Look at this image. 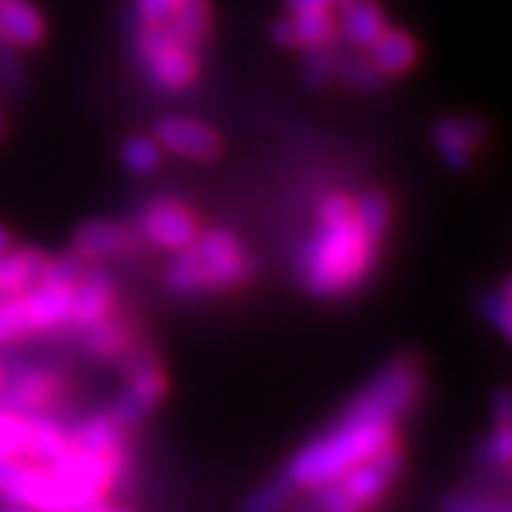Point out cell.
Wrapping results in <instances>:
<instances>
[{"instance_id": "cb8c5ba5", "label": "cell", "mask_w": 512, "mask_h": 512, "mask_svg": "<svg viewBox=\"0 0 512 512\" xmlns=\"http://www.w3.org/2000/svg\"><path fill=\"white\" fill-rule=\"evenodd\" d=\"M299 493L293 487V481L285 473H276L265 484H259L256 490L245 495L239 512H285L293 504V495Z\"/></svg>"}, {"instance_id": "5bb4252c", "label": "cell", "mask_w": 512, "mask_h": 512, "mask_svg": "<svg viewBox=\"0 0 512 512\" xmlns=\"http://www.w3.org/2000/svg\"><path fill=\"white\" fill-rule=\"evenodd\" d=\"M333 15H336L339 49H348V52H365L376 35L390 23L382 0H339Z\"/></svg>"}, {"instance_id": "ac0fdd59", "label": "cell", "mask_w": 512, "mask_h": 512, "mask_svg": "<svg viewBox=\"0 0 512 512\" xmlns=\"http://www.w3.org/2000/svg\"><path fill=\"white\" fill-rule=\"evenodd\" d=\"M49 254L35 245H15L12 251L0 254V299L29 291L40 282L46 271Z\"/></svg>"}, {"instance_id": "603a6c76", "label": "cell", "mask_w": 512, "mask_h": 512, "mask_svg": "<svg viewBox=\"0 0 512 512\" xmlns=\"http://www.w3.org/2000/svg\"><path fill=\"white\" fill-rule=\"evenodd\" d=\"M165 151L154 140V134H131L120 146V163L134 177H148L163 165Z\"/></svg>"}, {"instance_id": "484cf974", "label": "cell", "mask_w": 512, "mask_h": 512, "mask_svg": "<svg viewBox=\"0 0 512 512\" xmlns=\"http://www.w3.org/2000/svg\"><path fill=\"white\" fill-rule=\"evenodd\" d=\"M29 453V416L0 410V458H23Z\"/></svg>"}, {"instance_id": "e575fe53", "label": "cell", "mask_w": 512, "mask_h": 512, "mask_svg": "<svg viewBox=\"0 0 512 512\" xmlns=\"http://www.w3.org/2000/svg\"><path fill=\"white\" fill-rule=\"evenodd\" d=\"M9 137V117H6V103H3V92H0V146Z\"/></svg>"}, {"instance_id": "d590c367", "label": "cell", "mask_w": 512, "mask_h": 512, "mask_svg": "<svg viewBox=\"0 0 512 512\" xmlns=\"http://www.w3.org/2000/svg\"><path fill=\"white\" fill-rule=\"evenodd\" d=\"M6 370H9V362L0 356V387H3V382H6Z\"/></svg>"}, {"instance_id": "2e32d148", "label": "cell", "mask_w": 512, "mask_h": 512, "mask_svg": "<svg viewBox=\"0 0 512 512\" xmlns=\"http://www.w3.org/2000/svg\"><path fill=\"white\" fill-rule=\"evenodd\" d=\"M46 18L32 0H0V37L18 49H37L46 40Z\"/></svg>"}, {"instance_id": "f546056e", "label": "cell", "mask_w": 512, "mask_h": 512, "mask_svg": "<svg viewBox=\"0 0 512 512\" xmlns=\"http://www.w3.org/2000/svg\"><path fill=\"white\" fill-rule=\"evenodd\" d=\"M174 0H131L134 23H165L171 18Z\"/></svg>"}, {"instance_id": "30bf717a", "label": "cell", "mask_w": 512, "mask_h": 512, "mask_svg": "<svg viewBox=\"0 0 512 512\" xmlns=\"http://www.w3.org/2000/svg\"><path fill=\"white\" fill-rule=\"evenodd\" d=\"M430 143L447 171L467 174L490 143V123L478 114H441L430 126Z\"/></svg>"}, {"instance_id": "836d02e7", "label": "cell", "mask_w": 512, "mask_h": 512, "mask_svg": "<svg viewBox=\"0 0 512 512\" xmlns=\"http://www.w3.org/2000/svg\"><path fill=\"white\" fill-rule=\"evenodd\" d=\"M18 245V239H15V234L0 222V254H6V251H12Z\"/></svg>"}, {"instance_id": "e0dca14e", "label": "cell", "mask_w": 512, "mask_h": 512, "mask_svg": "<svg viewBox=\"0 0 512 512\" xmlns=\"http://www.w3.org/2000/svg\"><path fill=\"white\" fill-rule=\"evenodd\" d=\"M137 330L128 325V319L120 311L109 313L106 319L94 322L86 330H80V345L86 350V356L103 365H114L120 359V353L128 348L131 336Z\"/></svg>"}, {"instance_id": "8992f818", "label": "cell", "mask_w": 512, "mask_h": 512, "mask_svg": "<svg viewBox=\"0 0 512 512\" xmlns=\"http://www.w3.org/2000/svg\"><path fill=\"white\" fill-rule=\"evenodd\" d=\"M114 365L120 367V373L126 379V390L106 407V413L123 430H131V427L143 424L151 416V410L163 402L168 393V382H165L157 350L140 333L131 336L128 348L120 353V359Z\"/></svg>"}, {"instance_id": "7a4b0ae2", "label": "cell", "mask_w": 512, "mask_h": 512, "mask_svg": "<svg viewBox=\"0 0 512 512\" xmlns=\"http://www.w3.org/2000/svg\"><path fill=\"white\" fill-rule=\"evenodd\" d=\"M313 214L316 228L299 251V282L313 299L333 302L365 285L382 245L367 237L356 220V197L350 191L333 188L322 194Z\"/></svg>"}, {"instance_id": "9c48e42d", "label": "cell", "mask_w": 512, "mask_h": 512, "mask_svg": "<svg viewBox=\"0 0 512 512\" xmlns=\"http://www.w3.org/2000/svg\"><path fill=\"white\" fill-rule=\"evenodd\" d=\"M74 254L83 256L86 262H131L148 251L146 239L140 237L134 222L111 220V217H94L80 222L72 231Z\"/></svg>"}, {"instance_id": "52a82bcc", "label": "cell", "mask_w": 512, "mask_h": 512, "mask_svg": "<svg viewBox=\"0 0 512 512\" xmlns=\"http://www.w3.org/2000/svg\"><path fill=\"white\" fill-rule=\"evenodd\" d=\"M66 393V379L55 367L37 362H9L6 382L0 387V410H15L23 416L49 413Z\"/></svg>"}, {"instance_id": "5b68a950", "label": "cell", "mask_w": 512, "mask_h": 512, "mask_svg": "<svg viewBox=\"0 0 512 512\" xmlns=\"http://www.w3.org/2000/svg\"><path fill=\"white\" fill-rule=\"evenodd\" d=\"M402 473V447L399 441L387 444L376 456L353 464L342 476L330 478L311 490L316 512H367Z\"/></svg>"}, {"instance_id": "f1b7e54d", "label": "cell", "mask_w": 512, "mask_h": 512, "mask_svg": "<svg viewBox=\"0 0 512 512\" xmlns=\"http://www.w3.org/2000/svg\"><path fill=\"white\" fill-rule=\"evenodd\" d=\"M441 512H510V501L504 495L450 493L441 501Z\"/></svg>"}, {"instance_id": "4316f807", "label": "cell", "mask_w": 512, "mask_h": 512, "mask_svg": "<svg viewBox=\"0 0 512 512\" xmlns=\"http://www.w3.org/2000/svg\"><path fill=\"white\" fill-rule=\"evenodd\" d=\"M26 86H29V77L20 60V49L0 37V92L3 97H20L26 92Z\"/></svg>"}, {"instance_id": "83f0119b", "label": "cell", "mask_w": 512, "mask_h": 512, "mask_svg": "<svg viewBox=\"0 0 512 512\" xmlns=\"http://www.w3.org/2000/svg\"><path fill=\"white\" fill-rule=\"evenodd\" d=\"M476 458L487 470H501L507 473L512 461V433L510 427H493V433L478 444Z\"/></svg>"}, {"instance_id": "1f68e13d", "label": "cell", "mask_w": 512, "mask_h": 512, "mask_svg": "<svg viewBox=\"0 0 512 512\" xmlns=\"http://www.w3.org/2000/svg\"><path fill=\"white\" fill-rule=\"evenodd\" d=\"M339 0H282L285 12H333Z\"/></svg>"}, {"instance_id": "ba28073f", "label": "cell", "mask_w": 512, "mask_h": 512, "mask_svg": "<svg viewBox=\"0 0 512 512\" xmlns=\"http://www.w3.org/2000/svg\"><path fill=\"white\" fill-rule=\"evenodd\" d=\"M137 231L146 239L148 248H157L165 254L183 251L191 239L200 234V217L188 202L177 200L171 194H157L143 205L137 217Z\"/></svg>"}, {"instance_id": "7402d4cb", "label": "cell", "mask_w": 512, "mask_h": 512, "mask_svg": "<svg viewBox=\"0 0 512 512\" xmlns=\"http://www.w3.org/2000/svg\"><path fill=\"white\" fill-rule=\"evenodd\" d=\"M476 308L481 313V319L501 336L510 339L512 336V291L510 279H501L495 288H484L478 293Z\"/></svg>"}, {"instance_id": "7c38bea8", "label": "cell", "mask_w": 512, "mask_h": 512, "mask_svg": "<svg viewBox=\"0 0 512 512\" xmlns=\"http://www.w3.org/2000/svg\"><path fill=\"white\" fill-rule=\"evenodd\" d=\"M117 311V282L106 265L89 262L86 271L80 274L74 285L72 316H69V336H77L94 322L106 319L109 313Z\"/></svg>"}, {"instance_id": "d4e9b609", "label": "cell", "mask_w": 512, "mask_h": 512, "mask_svg": "<svg viewBox=\"0 0 512 512\" xmlns=\"http://www.w3.org/2000/svg\"><path fill=\"white\" fill-rule=\"evenodd\" d=\"M336 52L339 46H319L305 49L302 55V83L308 92H325L330 83H336Z\"/></svg>"}, {"instance_id": "4fadbf2b", "label": "cell", "mask_w": 512, "mask_h": 512, "mask_svg": "<svg viewBox=\"0 0 512 512\" xmlns=\"http://www.w3.org/2000/svg\"><path fill=\"white\" fill-rule=\"evenodd\" d=\"M265 35L276 49H285V52L339 46L336 15L333 12H288L285 18L271 20Z\"/></svg>"}, {"instance_id": "6da1fadb", "label": "cell", "mask_w": 512, "mask_h": 512, "mask_svg": "<svg viewBox=\"0 0 512 512\" xmlns=\"http://www.w3.org/2000/svg\"><path fill=\"white\" fill-rule=\"evenodd\" d=\"M424 370L419 356L396 353L353 396L345 413L322 436L308 441L282 470L296 490H316L353 464L399 441V421L419 402Z\"/></svg>"}, {"instance_id": "8d00e7d4", "label": "cell", "mask_w": 512, "mask_h": 512, "mask_svg": "<svg viewBox=\"0 0 512 512\" xmlns=\"http://www.w3.org/2000/svg\"><path fill=\"white\" fill-rule=\"evenodd\" d=\"M293 512H316V510H313L311 501H302V504H299V507H296V510H293Z\"/></svg>"}, {"instance_id": "44dd1931", "label": "cell", "mask_w": 512, "mask_h": 512, "mask_svg": "<svg viewBox=\"0 0 512 512\" xmlns=\"http://www.w3.org/2000/svg\"><path fill=\"white\" fill-rule=\"evenodd\" d=\"M336 83H342L345 89L356 94H376L387 86L379 69L365 57V52H348L339 49L336 52Z\"/></svg>"}, {"instance_id": "d6986e66", "label": "cell", "mask_w": 512, "mask_h": 512, "mask_svg": "<svg viewBox=\"0 0 512 512\" xmlns=\"http://www.w3.org/2000/svg\"><path fill=\"white\" fill-rule=\"evenodd\" d=\"M171 26V32L183 40L185 46L197 49L211 40L214 32V12H211V0H174L171 18L165 20Z\"/></svg>"}, {"instance_id": "9a60e30c", "label": "cell", "mask_w": 512, "mask_h": 512, "mask_svg": "<svg viewBox=\"0 0 512 512\" xmlns=\"http://www.w3.org/2000/svg\"><path fill=\"white\" fill-rule=\"evenodd\" d=\"M365 57L379 69L384 80H399L419 66V40L410 35L402 26H384L376 40L365 49Z\"/></svg>"}, {"instance_id": "8fae6325", "label": "cell", "mask_w": 512, "mask_h": 512, "mask_svg": "<svg viewBox=\"0 0 512 512\" xmlns=\"http://www.w3.org/2000/svg\"><path fill=\"white\" fill-rule=\"evenodd\" d=\"M154 140L160 143L165 154L194 160V163H211L222 154V134L214 126L194 120V117H180V114H165L151 128Z\"/></svg>"}, {"instance_id": "4dcf8cb0", "label": "cell", "mask_w": 512, "mask_h": 512, "mask_svg": "<svg viewBox=\"0 0 512 512\" xmlns=\"http://www.w3.org/2000/svg\"><path fill=\"white\" fill-rule=\"evenodd\" d=\"M510 390L501 384L490 399V410H493V427H510Z\"/></svg>"}, {"instance_id": "ffe728a7", "label": "cell", "mask_w": 512, "mask_h": 512, "mask_svg": "<svg viewBox=\"0 0 512 512\" xmlns=\"http://www.w3.org/2000/svg\"><path fill=\"white\" fill-rule=\"evenodd\" d=\"M393 217H396V205L393 197L382 191V188H370L365 194L356 197V220L365 228V234L373 242L384 245V239L393 228Z\"/></svg>"}, {"instance_id": "277c9868", "label": "cell", "mask_w": 512, "mask_h": 512, "mask_svg": "<svg viewBox=\"0 0 512 512\" xmlns=\"http://www.w3.org/2000/svg\"><path fill=\"white\" fill-rule=\"evenodd\" d=\"M131 52L154 92H188L200 80V52L185 46L168 23L131 20Z\"/></svg>"}, {"instance_id": "3957f363", "label": "cell", "mask_w": 512, "mask_h": 512, "mask_svg": "<svg viewBox=\"0 0 512 512\" xmlns=\"http://www.w3.org/2000/svg\"><path fill=\"white\" fill-rule=\"evenodd\" d=\"M254 276V259L245 251L242 239L222 225L200 228V234L171 254L165 265L163 285L174 296L197 299L217 296L242 288Z\"/></svg>"}, {"instance_id": "d6a6232c", "label": "cell", "mask_w": 512, "mask_h": 512, "mask_svg": "<svg viewBox=\"0 0 512 512\" xmlns=\"http://www.w3.org/2000/svg\"><path fill=\"white\" fill-rule=\"evenodd\" d=\"M77 512H128L123 507H114L109 501H103V498H97V501H89V504H83Z\"/></svg>"}]
</instances>
